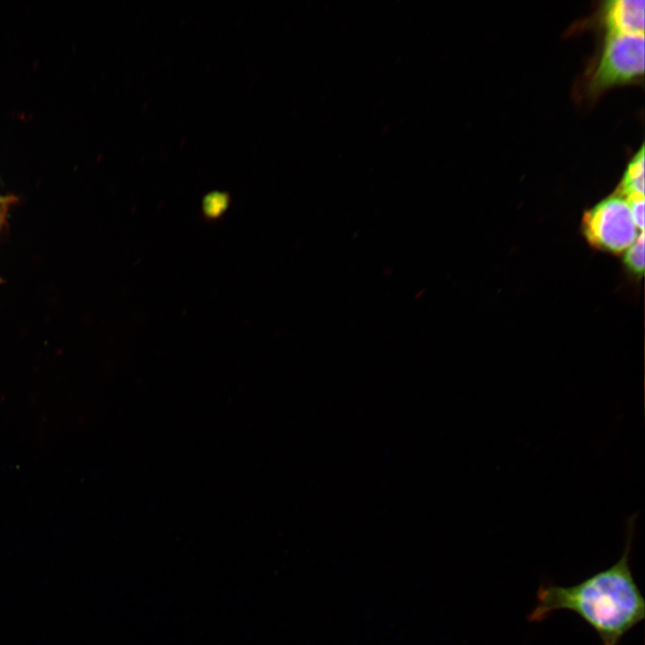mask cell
Here are the masks:
<instances>
[{
	"label": "cell",
	"instance_id": "9",
	"mask_svg": "<svg viewBox=\"0 0 645 645\" xmlns=\"http://www.w3.org/2000/svg\"><path fill=\"white\" fill-rule=\"evenodd\" d=\"M3 202H4V201H3V200L1 199V197H0V206H1V204L3 203Z\"/></svg>",
	"mask_w": 645,
	"mask_h": 645
},
{
	"label": "cell",
	"instance_id": "8",
	"mask_svg": "<svg viewBox=\"0 0 645 645\" xmlns=\"http://www.w3.org/2000/svg\"><path fill=\"white\" fill-rule=\"evenodd\" d=\"M626 202L631 211L633 222L637 228L643 231L644 228V195L626 196Z\"/></svg>",
	"mask_w": 645,
	"mask_h": 645
},
{
	"label": "cell",
	"instance_id": "2",
	"mask_svg": "<svg viewBox=\"0 0 645 645\" xmlns=\"http://www.w3.org/2000/svg\"><path fill=\"white\" fill-rule=\"evenodd\" d=\"M582 231L590 245L613 253L630 247L638 236L628 203L621 195L605 199L588 211Z\"/></svg>",
	"mask_w": 645,
	"mask_h": 645
},
{
	"label": "cell",
	"instance_id": "5",
	"mask_svg": "<svg viewBox=\"0 0 645 645\" xmlns=\"http://www.w3.org/2000/svg\"><path fill=\"white\" fill-rule=\"evenodd\" d=\"M620 195H644V147L634 155L629 163L621 185Z\"/></svg>",
	"mask_w": 645,
	"mask_h": 645
},
{
	"label": "cell",
	"instance_id": "1",
	"mask_svg": "<svg viewBox=\"0 0 645 645\" xmlns=\"http://www.w3.org/2000/svg\"><path fill=\"white\" fill-rule=\"evenodd\" d=\"M635 520L632 515L626 522L625 546L616 563L572 586L541 583L528 621L539 623L555 611H570L593 628L602 645H619L645 617V600L630 564Z\"/></svg>",
	"mask_w": 645,
	"mask_h": 645
},
{
	"label": "cell",
	"instance_id": "7",
	"mask_svg": "<svg viewBox=\"0 0 645 645\" xmlns=\"http://www.w3.org/2000/svg\"><path fill=\"white\" fill-rule=\"evenodd\" d=\"M228 201V194L221 192L210 193L203 199V210L207 216L215 217L227 208Z\"/></svg>",
	"mask_w": 645,
	"mask_h": 645
},
{
	"label": "cell",
	"instance_id": "6",
	"mask_svg": "<svg viewBox=\"0 0 645 645\" xmlns=\"http://www.w3.org/2000/svg\"><path fill=\"white\" fill-rule=\"evenodd\" d=\"M624 262L631 271L641 275L644 271V234L643 231L627 250Z\"/></svg>",
	"mask_w": 645,
	"mask_h": 645
},
{
	"label": "cell",
	"instance_id": "4",
	"mask_svg": "<svg viewBox=\"0 0 645 645\" xmlns=\"http://www.w3.org/2000/svg\"><path fill=\"white\" fill-rule=\"evenodd\" d=\"M644 0H614L605 6L608 34L644 33Z\"/></svg>",
	"mask_w": 645,
	"mask_h": 645
},
{
	"label": "cell",
	"instance_id": "3",
	"mask_svg": "<svg viewBox=\"0 0 645 645\" xmlns=\"http://www.w3.org/2000/svg\"><path fill=\"white\" fill-rule=\"evenodd\" d=\"M644 72V33L608 34L590 79L593 93L630 82Z\"/></svg>",
	"mask_w": 645,
	"mask_h": 645
}]
</instances>
